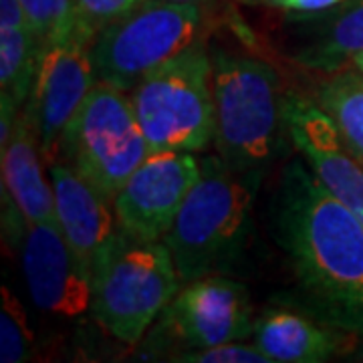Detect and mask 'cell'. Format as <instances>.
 Returning <instances> with one entry per match:
<instances>
[{
  "mask_svg": "<svg viewBox=\"0 0 363 363\" xmlns=\"http://www.w3.org/2000/svg\"><path fill=\"white\" fill-rule=\"evenodd\" d=\"M274 233L297 279L303 311L363 335V222L291 160L274 196Z\"/></svg>",
  "mask_w": 363,
  "mask_h": 363,
  "instance_id": "1",
  "label": "cell"
},
{
  "mask_svg": "<svg viewBox=\"0 0 363 363\" xmlns=\"http://www.w3.org/2000/svg\"><path fill=\"white\" fill-rule=\"evenodd\" d=\"M210 61L218 156L238 174L260 176L289 135L281 79L267 61L218 47Z\"/></svg>",
  "mask_w": 363,
  "mask_h": 363,
  "instance_id": "2",
  "label": "cell"
},
{
  "mask_svg": "<svg viewBox=\"0 0 363 363\" xmlns=\"http://www.w3.org/2000/svg\"><path fill=\"white\" fill-rule=\"evenodd\" d=\"M257 184L259 176L234 172L220 156L200 160V176L164 236L182 285L233 264L247 238Z\"/></svg>",
  "mask_w": 363,
  "mask_h": 363,
  "instance_id": "3",
  "label": "cell"
},
{
  "mask_svg": "<svg viewBox=\"0 0 363 363\" xmlns=\"http://www.w3.org/2000/svg\"><path fill=\"white\" fill-rule=\"evenodd\" d=\"M180 286L164 240H143L117 228L91 262L89 311L109 335L138 345Z\"/></svg>",
  "mask_w": 363,
  "mask_h": 363,
  "instance_id": "4",
  "label": "cell"
},
{
  "mask_svg": "<svg viewBox=\"0 0 363 363\" xmlns=\"http://www.w3.org/2000/svg\"><path fill=\"white\" fill-rule=\"evenodd\" d=\"M152 152H202L214 140L212 61L204 37L130 91Z\"/></svg>",
  "mask_w": 363,
  "mask_h": 363,
  "instance_id": "5",
  "label": "cell"
},
{
  "mask_svg": "<svg viewBox=\"0 0 363 363\" xmlns=\"http://www.w3.org/2000/svg\"><path fill=\"white\" fill-rule=\"evenodd\" d=\"M152 147L133 111L130 93L97 81L69 121L59 157L113 202Z\"/></svg>",
  "mask_w": 363,
  "mask_h": 363,
  "instance_id": "6",
  "label": "cell"
},
{
  "mask_svg": "<svg viewBox=\"0 0 363 363\" xmlns=\"http://www.w3.org/2000/svg\"><path fill=\"white\" fill-rule=\"evenodd\" d=\"M202 26L200 6L145 0L91 43L97 81L130 93L147 73L202 39Z\"/></svg>",
  "mask_w": 363,
  "mask_h": 363,
  "instance_id": "7",
  "label": "cell"
},
{
  "mask_svg": "<svg viewBox=\"0 0 363 363\" xmlns=\"http://www.w3.org/2000/svg\"><path fill=\"white\" fill-rule=\"evenodd\" d=\"M252 329L247 286L224 274H206L180 286L157 317L150 345L169 351L174 362L188 351L247 339Z\"/></svg>",
  "mask_w": 363,
  "mask_h": 363,
  "instance_id": "8",
  "label": "cell"
},
{
  "mask_svg": "<svg viewBox=\"0 0 363 363\" xmlns=\"http://www.w3.org/2000/svg\"><path fill=\"white\" fill-rule=\"evenodd\" d=\"M200 176L190 152H152L113 198L117 228L143 240H164Z\"/></svg>",
  "mask_w": 363,
  "mask_h": 363,
  "instance_id": "9",
  "label": "cell"
},
{
  "mask_svg": "<svg viewBox=\"0 0 363 363\" xmlns=\"http://www.w3.org/2000/svg\"><path fill=\"white\" fill-rule=\"evenodd\" d=\"M97 83L89 45L77 39L49 45L40 51L37 75L26 109L39 133L40 152L51 166L59 157V143L69 121Z\"/></svg>",
  "mask_w": 363,
  "mask_h": 363,
  "instance_id": "10",
  "label": "cell"
},
{
  "mask_svg": "<svg viewBox=\"0 0 363 363\" xmlns=\"http://www.w3.org/2000/svg\"><path fill=\"white\" fill-rule=\"evenodd\" d=\"M21 264L26 289L40 311L79 317L91 307V267L67 242L55 220L23 230Z\"/></svg>",
  "mask_w": 363,
  "mask_h": 363,
  "instance_id": "11",
  "label": "cell"
},
{
  "mask_svg": "<svg viewBox=\"0 0 363 363\" xmlns=\"http://www.w3.org/2000/svg\"><path fill=\"white\" fill-rule=\"evenodd\" d=\"M289 140L313 176L363 222V162L353 156L333 119L315 99L286 95Z\"/></svg>",
  "mask_w": 363,
  "mask_h": 363,
  "instance_id": "12",
  "label": "cell"
},
{
  "mask_svg": "<svg viewBox=\"0 0 363 363\" xmlns=\"http://www.w3.org/2000/svg\"><path fill=\"white\" fill-rule=\"evenodd\" d=\"M2 152V194L23 230L30 224L55 220L51 180L43 174V152L30 111L23 105Z\"/></svg>",
  "mask_w": 363,
  "mask_h": 363,
  "instance_id": "13",
  "label": "cell"
},
{
  "mask_svg": "<svg viewBox=\"0 0 363 363\" xmlns=\"http://www.w3.org/2000/svg\"><path fill=\"white\" fill-rule=\"evenodd\" d=\"M55 196V222L67 242L91 267L99 248L117 230L113 202L65 162L49 166Z\"/></svg>",
  "mask_w": 363,
  "mask_h": 363,
  "instance_id": "14",
  "label": "cell"
},
{
  "mask_svg": "<svg viewBox=\"0 0 363 363\" xmlns=\"http://www.w3.org/2000/svg\"><path fill=\"white\" fill-rule=\"evenodd\" d=\"M351 333L311 313L277 307L255 321L252 341L274 363H321L343 350Z\"/></svg>",
  "mask_w": 363,
  "mask_h": 363,
  "instance_id": "15",
  "label": "cell"
},
{
  "mask_svg": "<svg viewBox=\"0 0 363 363\" xmlns=\"http://www.w3.org/2000/svg\"><path fill=\"white\" fill-rule=\"evenodd\" d=\"M321 16L297 47L295 61L333 73L363 51V0H347Z\"/></svg>",
  "mask_w": 363,
  "mask_h": 363,
  "instance_id": "16",
  "label": "cell"
},
{
  "mask_svg": "<svg viewBox=\"0 0 363 363\" xmlns=\"http://www.w3.org/2000/svg\"><path fill=\"white\" fill-rule=\"evenodd\" d=\"M315 101L333 119L353 156L363 162V73L339 69L317 87Z\"/></svg>",
  "mask_w": 363,
  "mask_h": 363,
  "instance_id": "17",
  "label": "cell"
},
{
  "mask_svg": "<svg viewBox=\"0 0 363 363\" xmlns=\"http://www.w3.org/2000/svg\"><path fill=\"white\" fill-rule=\"evenodd\" d=\"M43 47L30 26L0 28V97L23 107L30 95Z\"/></svg>",
  "mask_w": 363,
  "mask_h": 363,
  "instance_id": "18",
  "label": "cell"
},
{
  "mask_svg": "<svg viewBox=\"0 0 363 363\" xmlns=\"http://www.w3.org/2000/svg\"><path fill=\"white\" fill-rule=\"evenodd\" d=\"M21 2L25 6L28 26L43 49L55 43L77 39L75 0H21Z\"/></svg>",
  "mask_w": 363,
  "mask_h": 363,
  "instance_id": "19",
  "label": "cell"
},
{
  "mask_svg": "<svg viewBox=\"0 0 363 363\" xmlns=\"http://www.w3.org/2000/svg\"><path fill=\"white\" fill-rule=\"evenodd\" d=\"M33 333L26 323V315L13 293L2 286V311H0V362L21 363L28 359Z\"/></svg>",
  "mask_w": 363,
  "mask_h": 363,
  "instance_id": "20",
  "label": "cell"
},
{
  "mask_svg": "<svg viewBox=\"0 0 363 363\" xmlns=\"http://www.w3.org/2000/svg\"><path fill=\"white\" fill-rule=\"evenodd\" d=\"M143 2L145 0H75L77 39L91 47L104 28L133 13Z\"/></svg>",
  "mask_w": 363,
  "mask_h": 363,
  "instance_id": "21",
  "label": "cell"
},
{
  "mask_svg": "<svg viewBox=\"0 0 363 363\" xmlns=\"http://www.w3.org/2000/svg\"><path fill=\"white\" fill-rule=\"evenodd\" d=\"M174 362L188 363H272L267 353L257 347V343H242L240 341H226L218 345H210L204 350L188 351L178 355Z\"/></svg>",
  "mask_w": 363,
  "mask_h": 363,
  "instance_id": "22",
  "label": "cell"
},
{
  "mask_svg": "<svg viewBox=\"0 0 363 363\" xmlns=\"http://www.w3.org/2000/svg\"><path fill=\"white\" fill-rule=\"evenodd\" d=\"M267 4L283 9L289 13L298 14H323L327 11H333L347 0H264Z\"/></svg>",
  "mask_w": 363,
  "mask_h": 363,
  "instance_id": "23",
  "label": "cell"
},
{
  "mask_svg": "<svg viewBox=\"0 0 363 363\" xmlns=\"http://www.w3.org/2000/svg\"><path fill=\"white\" fill-rule=\"evenodd\" d=\"M28 26L25 6L21 0H0V28Z\"/></svg>",
  "mask_w": 363,
  "mask_h": 363,
  "instance_id": "24",
  "label": "cell"
},
{
  "mask_svg": "<svg viewBox=\"0 0 363 363\" xmlns=\"http://www.w3.org/2000/svg\"><path fill=\"white\" fill-rule=\"evenodd\" d=\"M160 2H169V4H192V6L206 9L208 4H212L214 0H160Z\"/></svg>",
  "mask_w": 363,
  "mask_h": 363,
  "instance_id": "25",
  "label": "cell"
},
{
  "mask_svg": "<svg viewBox=\"0 0 363 363\" xmlns=\"http://www.w3.org/2000/svg\"><path fill=\"white\" fill-rule=\"evenodd\" d=\"M351 65L355 67L357 71H362V73H363V51L357 52V55H355V57L351 59Z\"/></svg>",
  "mask_w": 363,
  "mask_h": 363,
  "instance_id": "26",
  "label": "cell"
},
{
  "mask_svg": "<svg viewBox=\"0 0 363 363\" xmlns=\"http://www.w3.org/2000/svg\"><path fill=\"white\" fill-rule=\"evenodd\" d=\"M236 2H242V4H259V2H264V0H236Z\"/></svg>",
  "mask_w": 363,
  "mask_h": 363,
  "instance_id": "27",
  "label": "cell"
}]
</instances>
